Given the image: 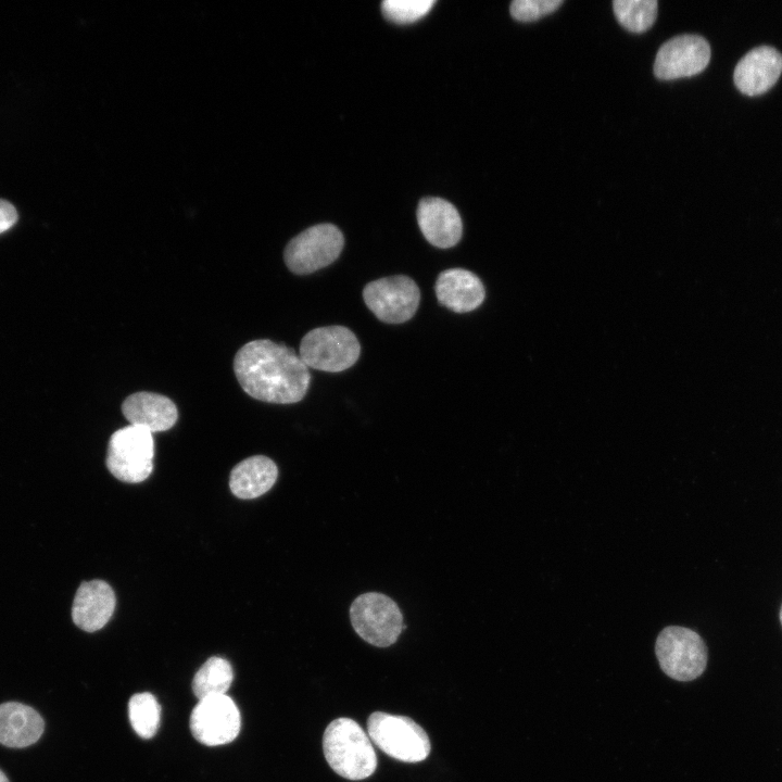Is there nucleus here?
<instances>
[{
  "mask_svg": "<svg viewBox=\"0 0 782 782\" xmlns=\"http://www.w3.org/2000/svg\"><path fill=\"white\" fill-rule=\"evenodd\" d=\"M234 371L248 395L275 404L301 401L311 382L308 368L294 350L268 339L242 345L235 355Z\"/></svg>",
  "mask_w": 782,
  "mask_h": 782,
  "instance_id": "obj_1",
  "label": "nucleus"
},
{
  "mask_svg": "<svg viewBox=\"0 0 782 782\" xmlns=\"http://www.w3.org/2000/svg\"><path fill=\"white\" fill-rule=\"evenodd\" d=\"M323 751L330 768L348 780L366 779L376 770L377 757L370 739L350 718H338L327 726Z\"/></svg>",
  "mask_w": 782,
  "mask_h": 782,
  "instance_id": "obj_2",
  "label": "nucleus"
},
{
  "mask_svg": "<svg viewBox=\"0 0 782 782\" xmlns=\"http://www.w3.org/2000/svg\"><path fill=\"white\" fill-rule=\"evenodd\" d=\"M367 731L377 747L400 761L419 762L430 753L428 734L409 717L375 711L368 717Z\"/></svg>",
  "mask_w": 782,
  "mask_h": 782,
  "instance_id": "obj_3",
  "label": "nucleus"
},
{
  "mask_svg": "<svg viewBox=\"0 0 782 782\" xmlns=\"http://www.w3.org/2000/svg\"><path fill=\"white\" fill-rule=\"evenodd\" d=\"M361 344L352 330L333 325L310 330L301 340L299 356L307 367L339 373L353 366Z\"/></svg>",
  "mask_w": 782,
  "mask_h": 782,
  "instance_id": "obj_4",
  "label": "nucleus"
},
{
  "mask_svg": "<svg viewBox=\"0 0 782 782\" xmlns=\"http://www.w3.org/2000/svg\"><path fill=\"white\" fill-rule=\"evenodd\" d=\"M153 457L152 432L129 425L111 436L105 463L110 472L118 480L138 483L151 475Z\"/></svg>",
  "mask_w": 782,
  "mask_h": 782,
  "instance_id": "obj_5",
  "label": "nucleus"
},
{
  "mask_svg": "<svg viewBox=\"0 0 782 782\" xmlns=\"http://www.w3.org/2000/svg\"><path fill=\"white\" fill-rule=\"evenodd\" d=\"M655 653L663 671L678 681H691L699 677L707 664V647L695 631L669 626L660 631Z\"/></svg>",
  "mask_w": 782,
  "mask_h": 782,
  "instance_id": "obj_6",
  "label": "nucleus"
},
{
  "mask_svg": "<svg viewBox=\"0 0 782 782\" xmlns=\"http://www.w3.org/2000/svg\"><path fill=\"white\" fill-rule=\"evenodd\" d=\"M354 631L367 643L388 647L395 643L403 630V616L398 604L378 592L357 596L350 607Z\"/></svg>",
  "mask_w": 782,
  "mask_h": 782,
  "instance_id": "obj_7",
  "label": "nucleus"
},
{
  "mask_svg": "<svg viewBox=\"0 0 782 782\" xmlns=\"http://www.w3.org/2000/svg\"><path fill=\"white\" fill-rule=\"evenodd\" d=\"M344 245L341 230L332 224L314 225L292 238L285 248L287 267L307 275L335 262Z\"/></svg>",
  "mask_w": 782,
  "mask_h": 782,
  "instance_id": "obj_8",
  "label": "nucleus"
},
{
  "mask_svg": "<svg viewBox=\"0 0 782 782\" xmlns=\"http://www.w3.org/2000/svg\"><path fill=\"white\" fill-rule=\"evenodd\" d=\"M363 299L381 321L401 324L415 315L420 291L411 277L394 275L368 282L363 289Z\"/></svg>",
  "mask_w": 782,
  "mask_h": 782,
  "instance_id": "obj_9",
  "label": "nucleus"
},
{
  "mask_svg": "<svg viewBox=\"0 0 782 782\" xmlns=\"http://www.w3.org/2000/svg\"><path fill=\"white\" fill-rule=\"evenodd\" d=\"M240 724L239 709L226 694L200 699L190 716L192 735L207 746L234 741L240 731Z\"/></svg>",
  "mask_w": 782,
  "mask_h": 782,
  "instance_id": "obj_10",
  "label": "nucleus"
},
{
  "mask_svg": "<svg viewBox=\"0 0 782 782\" xmlns=\"http://www.w3.org/2000/svg\"><path fill=\"white\" fill-rule=\"evenodd\" d=\"M710 60V47L698 35H680L666 41L658 50L654 74L669 80L701 73Z\"/></svg>",
  "mask_w": 782,
  "mask_h": 782,
  "instance_id": "obj_11",
  "label": "nucleus"
},
{
  "mask_svg": "<svg viewBox=\"0 0 782 782\" xmlns=\"http://www.w3.org/2000/svg\"><path fill=\"white\" fill-rule=\"evenodd\" d=\"M782 72L781 53L769 46L748 51L736 64L733 79L744 94L757 96L771 88Z\"/></svg>",
  "mask_w": 782,
  "mask_h": 782,
  "instance_id": "obj_12",
  "label": "nucleus"
},
{
  "mask_svg": "<svg viewBox=\"0 0 782 782\" xmlns=\"http://www.w3.org/2000/svg\"><path fill=\"white\" fill-rule=\"evenodd\" d=\"M417 222L424 237L437 248L454 247L462 238L463 224L459 213L444 199H421L417 207Z\"/></svg>",
  "mask_w": 782,
  "mask_h": 782,
  "instance_id": "obj_13",
  "label": "nucleus"
},
{
  "mask_svg": "<svg viewBox=\"0 0 782 782\" xmlns=\"http://www.w3.org/2000/svg\"><path fill=\"white\" fill-rule=\"evenodd\" d=\"M115 608V594L105 581L91 580L78 588L72 607L74 623L84 631L103 628Z\"/></svg>",
  "mask_w": 782,
  "mask_h": 782,
  "instance_id": "obj_14",
  "label": "nucleus"
},
{
  "mask_svg": "<svg viewBox=\"0 0 782 782\" xmlns=\"http://www.w3.org/2000/svg\"><path fill=\"white\" fill-rule=\"evenodd\" d=\"M122 413L129 425L152 433L171 429L178 418L177 407L169 398L146 391L127 396L122 404Z\"/></svg>",
  "mask_w": 782,
  "mask_h": 782,
  "instance_id": "obj_15",
  "label": "nucleus"
},
{
  "mask_svg": "<svg viewBox=\"0 0 782 782\" xmlns=\"http://www.w3.org/2000/svg\"><path fill=\"white\" fill-rule=\"evenodd\" d=\"M434 290L438 302L455 313L477 308L485 295L484 287L478 276L464 268L441 272Z\"/></svg>",
  "mask_w": 782,
  "mask_h": 782,
  "instance_id": "obj_16",
  "label": "nucleus"
},
{
  "mask_svg": "<svg viewBox=\"0 0 782 782\" xmlns=\"http://www.w3.org/2000/svg\"><path fill=\"white\" fill-rule=\"evenodd\" d=\"M43 729L45 721L33 707L18 702L0 704V744L27 747L40 739Z\"/></svg>",
  "mask_w": 782,
  "mask_h": 782,
  "instance_id": "obj_17",
  "label": "nucleus"
},
{
  "mask_svg": "<svg viewBox=\"0 0 782 782\" xmlns=\"http://www.w3.org/2000/svg\"><path fill=\"white\" fill-rule=\"evenodd\" d=\"M278 468L274 461L255 455L237 464L229 478L231 492L239 499H254L266 493L276 482Z\"/></svg>",
  "mask_w": 782,
  "mask_h": 782,
  "instance_id": "obj_18",
  "label": "nucleus"
},
{
  "mask_svg": "<svg viewBox=\"0 0 782 782\" xmlns=\"http://www.w3.org/2000/svg\"><path fill=\"white\" fill-rule=\"evenodd\" d=\"M234 680V671L228 660L220 657L209 658L195 672L192 691L200 699L225 695Z\"/></svg>",
  "mask_w": 782,
  "mask_h": 782,
  "instance_id": "obj_19",
  "label": "nucleus"
},
{
  "mask_svg": "<svg viewBox=\"0 0 782 782\" xmlns=\"http://www.w3.org/2000/svg\"><path fill=\"white\" fill-rule=\"evenodd\" d=\"M656 0H615L614 12L618 22L629 31L643 33L655 22Z\"/></svg>",
  "mask_w": 782,
  "mask_h": 782,
  "instance_id": "obj_20",
  "label": "nucleus"
},
{
  "mask_svg": "<svg viewBox=\"0 0 782 782\" xmlns=\"http://www.w3.org/2000/svg\"><path fill=\"white\" fill-rule=\"evenodd\" d=\"M160 715V705L151 693H137L130 698L128 716L133 729L139 736L150 739L156 733Z\"/></svg>",
  "mask_w": 782,
  "mask_h": 782,
  "instance_id": "obj_21",
  "label": "nucleus"
},
{
  "mask_svg": "<svg viewBox=\"0 0 782 782\" xmlns=\"http://www.w3.org/2000/svg\"><path fill=\"white\" fill-rule=\"evenodd\" d=\"M434 3V0H386L381 11L393 23L409 24L424 17Z\"/></svg>",
  "mask_w": 782,
  "mask_h": 782,
  "instance_id": "obj_22",
  "label": "nucleus"
},
{
  "mask_svg": "<svg viewBox=\"0 0 782 782\" xmlns=\"http://www.w3.org/2000/svg\"><path fill=\"white\" fill-rule=\"evenodd\" d=\"M563 3V0H515L509 10L517 21L531 22L556 11Z\"/></svg>",
  "mask_w": 782,
  "mask_h": 782,
  "instance_id": "obj_23",
  "label": "nucleus"
},
{
  "mask_svg": "<svg viewBox=\"0 0 782 782\" xmlns=\"http://www.w3.org/2000/svg\"><path fill=\"white\" fill-rule=\"evenodd\" d=\"M17 220L15 207L8 201L0 199V234L9 230Z\"/></svg>",
  "mask_w": 782,
  "mask_h": 782,
  "instance_id": "obj_24",
  "label": "nucleus"
},
{
  "mask_svg": "<svg viewBox=\"0 0 782 782\" xmlns=\"http://www.w3.org/2000/svg\"><path fill=\"white\" fill-rule=\"evenodd\" d=\"M0 782H10L2 770H0Z\"/></svg>",
  "mask_w": 782,
  "mask_h": 782,
  "instance_id": "obj_25",
  "label": "nucleus"
},
{
  "mask_svg": "<svg viewBox=\"0 0 782 782\" xmlns=\"http://www.w3.org/2000/svg\"><path fill=\"white\" fill-rule=\"evenodd\" d=\"M780 621H781V625H782V606H781V609H780Z\"/></svg>",
  "mask_w": 782,
  "mask_h": 782,
  "instance_id": "obj_26",
  "label": "nucleus"
}]
</instances>
